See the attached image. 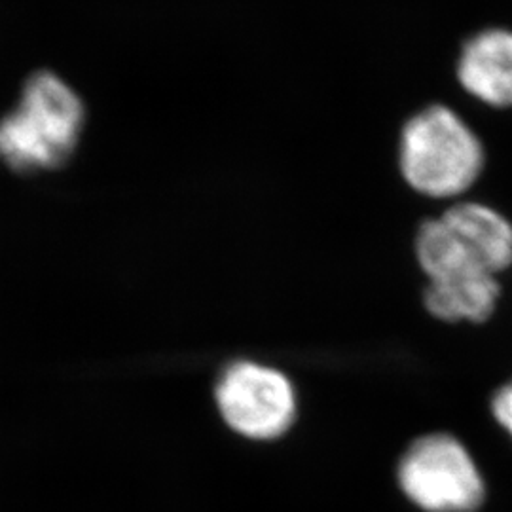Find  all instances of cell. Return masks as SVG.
Here are the masks:
<instances>
[{"instance_id": "1", "label": "cell", "mask_w": 512, "mask_h": 512, "mask_svg": "<svg viewBox=\"0 0 512 512\" xmlns=\"http://www.w3.org/2000/svg\"><path fill=\"white\" fill-rule=\"evenodd\" d=\"M84 122L73 88L55 74L38 73L0 120V162L21 173L55 169L73 156Z\"/></svg>"}, {"instance_id": "2", "label": "cell", "mask_w": 512, "mask_h": 512, "mask_svg": "<svg viewBox=\"0 0 512 512\" xmlns=\"http://www.w3.org/2000/svg\"><path fill=\"white\" fill-rule=\"evenodd\" d=\"M484 160L482 141L448 107H425L401 131V175L421 196L458 198L478 181Z\"/></svg>"}, {"instance_id": "3", "label": "cell", "mask_w": 512, "mask_h": 512, "mask_svg": "<svg viewBox=\"0 0 512 512\" xmlns=\"http://www.w3.org/2000/svg\"><path fill=\"white\" fill-rule=\"evenodd\" d=\"M416 258L429 277L494 275L512 266V224L482 203L463 202L421 222Z\"/></svg>"}, {"instance_id": "4", "label": "cell", "mask_w": 512, "mask_h": 512, "mask_svg": "<svg viewBox=\"0 0 512 512\" xmlns=\"http://www.w3.org/2000/svg\"><path fill=\"white\" fill-rule=\"evenodd\" d=\"M403 494L427 512H473L484 501V482L459 440L433 433L414 440L399 461Z\"/></svg>"}, {"instance_id": "5", "label": "cell", "mask_w": 512, "mask_h": 512, "mask_svg": "<svg viewBox=\"0 0 512 512\" xmlns=\"http://www.w3.org/2000/svg\"><path fill=\"white\" fill-rule=\"evenodd\" d=\"M217 403L226 423L249 439H275L296 414L291 382L274 368L238 363L217 387Z\"/></svg>"}, {"instance_id": "6", "label": "cell", "mask_w": 512, "mask_h": 512, "mask_svg": "<svg viewBox=\"0 0 512 512\" xmlns=\"http://www.w3.org/2000/svg\"><path fill=\"white\" fill-rule=\"evenodd\" d=\"M459 84L495 109H512V31L486 29L467 38L458 59Z\"/></svg>"}, {"instance_id": "7", "label": "cell", "mask_w": 512, "mask_h": 512, "mask_svg": "<svg viewBox=\"0 0 512 512\" xmlns=\"http://www.w3.org/2000/svg\"><path fill=\"white\" fill-rule=\"evenodd\" d=\"M501 285L494 275H465L429 281L423 302L440 321L484 323L497 306Z\"/></svg>"}, {"instance_id": "8", "label": "cell", "mask_w": 512, "mask_h": 512, "mask_svg": "<svg viewBox=\"0 0 512 512\" xmlns=\"http://www.w3.org/2000/svg\"><path fill=\"white\" fill-rule=\"evenodd\" d=\"M492 412H494L497 423L503 425L512 437V382L503 385L495 393L494 401H492Z\"/></svg>"}]
</instances>
